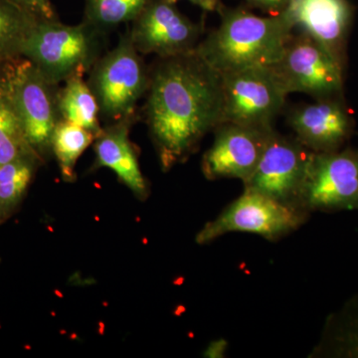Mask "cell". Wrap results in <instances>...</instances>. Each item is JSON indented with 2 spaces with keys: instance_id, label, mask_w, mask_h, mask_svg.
I'll use <instances>...</instances> for the list:
<instances>
[{
  "instance_id": "6da1fadb",
  "label": "cell",
  "mask_w": 358,
  "mask_h": 358,
  "mask_svg": "<svg viewBox=\"0 0 358 358\" xmlns=\"http://www.w3.org/2000/svg\"><path fill=\"white\" fill-rule=\"evenodd\" d=\"M147 93L148 129L160 166L167 171L221 124V76L194 51L159 58Z\"/></svg>"
},
{
  "instance_id": "7a4b0ae2",
  "label": "cell",
  "mask_w": 358,
  "mask_h": 358,
  "mask_svg": "<svg viewBox=\"0 0 358 358\" xmlns=\"http://www.w3.org/2000/svg\"><path fill=\"white\" fill-rule=\"evenodd\" d=\"M220 24L194 52L220 76L253 67H272L294 33L284 13L268 17L242 7L218 9Z\"/></svg>"
},
{
  "instance_id": "3957f363",
  "label": "cell",
  "mask_w": 358,
  "mask_h": 358,
  "mask_svg": "<svg viewBox=\"0 0 358 358\" xmlns=\"http://www.w3.org/2000/svg\"><path fill=\"white\" fill-rule=\"evenodd\" d=\"M106 34L82 21L67 25L40 18L26 38L21 58L27 59L54 85L90 73L103 55Z\"/></svg>"
},
{
  "instance_id": "277c9868",
  "label": "cell",
  "mask_w": 358,
  "mask_h": 358,
  "mask_svg": "<svg viewBox=\"0 0 358 358\" xmlns=\"http://www.w3.org/2000/svg\"><path fill=\"white\" fill-rule=\"evenodd\" d=\"M89 74L87 83L98 102L100 117L110 124L134 115L150 86V73L129 29L112 50L101 56Z\"/></svg>"
},
{
  "instance_id": "5b68a950",
  "label": "cell",
  "mask_w": 358,
  "mask_h": 358,
  "mask_svg": "<svg viewBox=\"0 0 358 358\" xmlns=\"http://www.w3.org/2000/svg\"><path fill=\"white\" fill-rule=\"evenodd\" d=\"M222 121L272 129L287 93L272 67H253L221 76Z\"/></svg>"
},
{
  "instance_id": "8992f818",
  "label": "cell",
  "mask_w": 358,
  "mask_h": 358,
  "mask_svg": "<svg viewBox=\"0 0 358 358\" xmlns=\"http://www.w3.org/2000/svg\"><path fill=\"white\" fill-rule=\"evenodd\" d=\"M58 92V85L49 83L27 59L14 61L9 98L26 140L40 159L52 152V136L61 121Z\"/></svg>"
},
{
  "instance_id": "52a82bcc",
  "label": "cell",
  "mask_w": 358,
  "mask_h": 358,
  "mask_svg": "<svg viewBox=\"0 0 358 358\" xmlns=\"http://www.w3.org/2000/svg\"><path fill=\"white\" fill-rule=\"evenodd\" d=\"M272 68L288 95L303 93L315 100L343 96L345 68L306 33L294 31Z\"/></svg>"
},
{
  "instance_id": "ba28073f",
  "label": "cell",
  "mask_w": 358,
  "mask_h": 358,
  "mask_svg": "<svg viewBox=\"0 0 358 358\" xmlns=\"http://www.w3.org/2000/svg\"><path fill=\"white\" fill-rule=\"evenodd\" d=\"M303 211L281 203L253 190L244 189L220 215L205 224L196 235L197 243L208 244L230 232H248L277 240L303 222Z\"/></svg>"
},
{
  "instance_id": "9c48e42d",
  "label": "cell",
  "mask_w": 358,
  "mask_h": 358,
  "mask_svg": "<svg viewBox=\"0 0 358 358\" xmlns=\"http://www.w3.org/2000/svg\"><path fill=\"white\" fill-rule=\"evenodd\" d=\"M296 207L303 211L358 209V152H312Z\"/></svg>"
},
{
  "instance_id": "30bf717a",
  "label": "cell",
  "mask_w": 358,
  "mask_h": 358,
  "mask_svg": "<svg viewBox=\"0 0 358 358\" xmlns=\"http://www.w3.org/2000/svg\"><path fill=\"white\" fill-rule=\"evenodd\" d=\"M169 0H150L129 28L141 55L159 58L192 53L202 40L203 27L193 22Z\"/></svg>"
},
{
  "instance_id": "8fae6325",
  "label": "cell",
  "mask_w": 358,
  "mask_h": 358,
  "mask_svg": "<svg viewBox=\"0 0 358 358\" xmlns=\"http://www.w3.org/2000/svg\"><path fill=\"white\" fill-rule=\"evenodd\" d=\"M312 152L296 138L273 131L255 171L244 183L281 203L296 207Z\"/></svg>"
},
{
  "instance_id": "7c38bea8",
  "label": "cell",
  "mask_w": 358,
  "mask_h": 358,
  "mask_svg": "<svg viewBox=\"0 0 358 358\" xmlns=\"http://www.w3.org/2000/svg\"><path fill=\"white\" fill-rule=\"evenodd\" d=\"M273 131L231 122L219 124L215 140L202 159L205 178H236L245 182L258 166Z\"/></svg>"
},
{
  "instance_id": "4fadbf2b",
  "label": "cell",
  "mask_w": 358,
  "mask_h": 358,
  "mask_svg": "<svg viewBox=\"0 0 358 358\" xmlns=\"http://www.w3.org/2000/svg\"><path fill=\"white\" fill-rule=\"evenodd\" d=\"M282 13L294 31L312 37L345 68L353 14L348 0H292Z\"/></svg>"
},
{
  "instance_id": "5bb4252c",
  "label": "cell",
  "mask_w": 358,
  "mask_h": 358,
  "mask_svg": "<svg viewBox=\"0 0 358 358\" xmlns=\"http://www.w3.org/2000/svg\"><path fill=\"white\" fill-rule=\"evenodd\" d=\"M289 126L303 147L313 152L341 150L353 131L352 115L341 99H322L289 112Z\"/></svg>"
},
{
  "instance_id": "9a60e30c",
  "label": "cell",
  "mask_w": 358,
  "mask_h": 358,
  "mask_svg": "<svg viewBox=\"0 0 358 358\" xmlns=\"http://www.w3.org/2000/svg\"><path fill=\"white\" fill-rule=\"evenodd\" d=\"M133 121L134 115H131L112 122L96 136L94 145L96 166L114 171L136 197L145 199L148 196L147 181L129 141V129Z\"/></svg>"
},
{
  "instance_id": "2e32d148",
  "label": "cell",
  "mask_w": 358,
  "mask_h": 358,
  "mask_svg": "<svg viewBox=\"0 0 358 358\" xmlns=\"http://www.w3.org/2000/svg\"><path fill=\"white\" fill-rule=\"evenodd\" d=\"M64 83V87L58 92L61 120L98 136L103 129L100 124V109L88 83L83 76L70 78Z\"/></svg>"
},
{
  "instance_id": "e0dca14e",
  "label": "cell",
  "mask_w": 358,
  "mask_h": 358,
  "mask_svg": "<svg viewBox=\"0 0 358 358\" xmlns=\"http://www.w3.org/2000/svg\"><path fill=\"white\" fill-rule=\"evenodd\" d=\"M319 355L336 358H358V296L327 320Z\"/></svg>"
},
{
  "instance_id": "ac0fdd59",
  "label": "cell",
  "mask_w": 358,
  "mask_h": 358,
  "mask_svg": "<svg viewBox=\"0 0 358 358\" xmlns=\"http://www.w3.org/2000/svg\"><path fill=\"white\" fill-rule=\"evenodd\" d=\"M40 160L36 154H30L0 166V224L20 206Z\"/></svg>"
},
{
  "instance_id": "d6986e66",
  "label": "cell",
  "mask_w": 358,
  "mask_h": 358,
  "mask_svg": "<svg viewBox=\"0 0 358 358\" xmlns=\"http://www.w3.org/2000/svg\"><path fill=\"white\" fill-rule=\"evenodd\" d=\"M40 20L9 0H0V60L21 58L23 44Z\"/></svg>"
},
{
  "instance_id": "ffe728a7",
  "label": "cell",
  "mask_w": 358,
  "mask_h": 358,
  "mask_svg": "<svg viewBox=\"0 0 358 358\" xmlns=\"http://www.w3.org/2000/svg\"><path fill=\"white\" fill-rule=\"evenodd\" d=\"M95 134L72 122L61 120L52 136L51 150L57 159L64 180L75 179L79 157L95 141Z\"/></svg>"
},
{
  "instance_id": "44dd1931",
  "label": "cell",
  "mask_w": 358,
  "mask_h": 358,
  "mask_svg": "<svg viewBox=\"0 0 358 358\" xmlns=\"http://www.w3.org/2000/svg\"><path fill=\"white\" fill-rule=\"evenodd\" d=\"M150 0H86L84 22L107 35L124 23L131 22Z\"/></svg>"
},
{
  "instance_id": "7402d4cb",
  "label": "cell",
  "mask_w": 358,
  "mask_h": 358,
  "mask_svg": "<svg viewBox=\"0 0 358 358\" xmlns=\"http://www.w3.org/2000/svg\"><path fill=\"white\" fill-rule=\"evenodd\" d=\"M30 154L36 152L26 140L24 131L9 98L8 90L7 95L0 101V166Z\"/></svg>"
},
{
  "instance_id": "603a6c76",
  "label": "cell",
  "mask_w": 358,
  "mask_h": 358,
  "mask_svg": "<svg viewBox=\"0 0 358 358\" xmlns=\"http://www.w3.org/2000/svg\"><path fill=\"white\" fill-rule=\"evenodd\" d=\"M45 20H57L58 16L51 0H9Z\"/></svg>"
},
{
  "instance_id": "cb8c5ba5",
  "label": "cell",
  "mask_w": 358,
  "mask_h": 358,
  "mask_svg": "<svg viewBox=\"0 0 358 358\" xmlns=\"http://www.w3.org/2000/svg\"><path fill=\"white\" fill-rule=\"evenodd\" d=\"M249 6L260 9L268 15H279L288 8L292 0H245Z\"/></svg>"
},
{
  "instance_id": "d4e9b609",
  "label": "cell",
  "mask_w": 358,
  "mask_h": 358,
  "mask_svg": "<svg viewBox=\"0 0 358 358\" xmlns=\"http://www.w3.org/2000/svg\"><path fill=\"white\" fill-rule=\"evenodd\" d=\"M14 61L0 60V101L8 93Z\"/></svg>"
},
{
  "instance_id": "484cf974",
  "label": "cell",
  "mask_w": 358,
  "mask_h": 358,
  "mask_svg": "<svg viewBox=\"0 0 358 358\" xmlns=\"http://www.w3.org/2000/svg\"><path fill=\"white\" fill-rule=\"evenodd\" d=\"M228 343L224 338L216 339L207 346L204 352V357L208 358H222L225 357Z\"/></svg>"
},
{
  "instance_id": "4316f807",
  "label": "cell",
  "mask_w": 358,
  "mask_h": 358,
  "mask_svg": "<svg viewBox=\"0 0 358 358\" xmlns=\"http://www.w3.org/2000/svg\"><path fill=\"white\" fill-rule=\"evenodd\" d=\"M169 1L176 3L178 0H169ZM187 1L192 2L194 6L200 7L202 10L206 11V13L217 11L220 6H222L221 0H187Z\"/></svg>"
}]
</instances>
